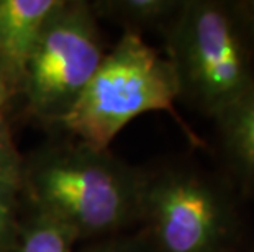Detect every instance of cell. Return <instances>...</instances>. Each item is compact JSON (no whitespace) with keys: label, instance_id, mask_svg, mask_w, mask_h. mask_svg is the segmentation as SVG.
<instances>
[{"label":"cell","instance_id":"obj_11","mask_svg":"<svg viewBox=\"0 0 254 252\" xmlns=\"http://www.w3.org/2000/svg\"><path fill=\"white\" fill-rule=\"evenodd\" d=\"M20 190L0 184V252L15 248L20 234L17 219V194Z\"/></svg>","mask_w":254,"mask_h":252},{"label":"cell","instance_id":"obj_10","mask_svg":"<svg viewBox=\"0 0 254 252\" xmlns=\"http://www.w3.org/2000/svg\"><path fill=\"white\" fill-rule=\"evenodd\" d=\"M25 162L15 148L12 133L0 115V184L21 190Z\"/></svg>","mask_w":254,"mask_h":252},{"label":"cell","instance_id":"obj_15","mask_svg":"<svg viewBox=\"0 0 254 252\" xmlns=\"http://www.w3.org/2000/svg\"><path fill=\"white\" fill-rule=\"evenodd\" d=\"M250 252H254V249H253V251H250Z\"/></svg>","mask_w":254,"mask_h":252},{"label":"cell","instance_id":"obj_8","mask_svg":"<svg viewBox=\"0 0 254 252\" xmlns=\"http://www.w3.org/2000/svg\"><path fill=\"white\" fill-rule=\"evenodd\" d=\"M182 0H100L90 2L97 18L120 23L129 33L158 28L161 33L181 8Z\"/></svg>","mask_w":254,"mask_h":252},{"label":"cell","instance_id":"obj_9","mask_svg":"<svg viewBox=\"0 0 254 252\" xmlns=\"http://www.w3.org/2000/svg\"><path fill=\"white\" fill-rule=\"evenodd\" d=\"M75 234L61 223L35 213V216L20 228L15 252H72Z\"/></svg>","mask_w":254,"mask_h":252},{"label":"cell","instance_id":"obj_5","mask_svg":"<svg viewBox=\"0 0 254 252\" xmlns=\"http://www.w3.org/2000/svg\"><path fill=\"white\" fill-rule=\"evenodd\" d=\"M90 2L63 0L43 28L20 92L33 116L51 125L72 108L105 56Z\"/></svg>","mask_w":254,"mask_h":252},{"label":"cell","instance_id":"obj_4","mask_svg":"<svg viewBox=\"0 0 254 252\" xmlns=\"http://www.w3.org/2000/svg\"><path fill=\"white\" fill-rule=\"evenodd\" d=\"M139 221L156 252H231L241 236L228 187L186 167L149 172Z\"/></svg>","mask_w":254,"mask_h":252},{"label":"cell","instance_id":"obj_3","mask_svg":"<svg viewBox=\"0 0 254 252\" xmlns=\"http://www.w3.org/2000/svg\"><path fill=\"white\" fill-rule=\"evenodd\" d=\"M176 100L179 90L167 57L139 35L125 31L56 125L80 143L107 149L131 120L149 111H174Z\"/></svg>","mask_w":254,"mask_h":252},{"label":"cell","instance_id":"obj_13","mask_svg":"<svg viewBox=\"0 0 254 252\" xmlns=\"http://www.w3.org/2000/svg\"><path fill=\"white\" fill-rule=\"evenodd\" d=\"M85 252H143V249L129 244H107V246H97V248H92Z\"/></svg>","mask_w":254,"mask_h":252},{"label":"cell","instance_id":"obj_14","mask_svg":"<svg viewBox=\"0 0 254 252\" xmlns=\"http://www.w3.org/2000/svg\"><path fill=\"white\" fill-rule=\"evenodd\" d=\"M241 3H243V8H245V13L248 20H250L253 33H254V0H243Z\"/></svg>","mask_w":254,"mask_h":252},{"label":"cell","instance_id":"obj_1","mask_svg":"<svg viewBox=\"0 0 254 252\" xmlns=\"http://www.w3.org/2000/svg\"><path fill=\"white\" fill-rule=\"evenodd\" d=\"M149 172L84 143L51 146L23 167L36 213L61 223L75 238L109 234L141 219Z\"/></svg>","mask_w":254,"mask_h":252},{"label":"cell","instance_id":"obj_7","mask_svg":"<svg viewBox=\"0 0 254 252\" xmlns=\"http://www.w3.org/2000/svg\"><path fill=\"white\" fill-rule=\"evenodd\" d=\"M233 172L254 192V89L213 116Z\"/></svg>","mask_w":254,"mask_h":252},{"label":"cell","instance_id":"obj_6","mask_svg":"<svg viewBox=\"0 0 254 252\" xmlns=\"http://www.w3.org/2000/svg\"><path fill=\"white\" fill-rule=\"evenodd\" d=\"M63 0H0V62L20 92L38 38Z\"/></svg>","mask_w":254,"mask_h":252},{"label":"cell","instance_id":"obj_2","mask_svg":"<svg viewBox=\"0 0 254 252\" xmlns=\"http://www.w3.org/2000/svg\"><path fill=\"white\" fill-rule=\"evenodd\" d=\"M179 99L215 116L254 89V33L241 2L182 0L163 31Z\"/></svg>","mask_w":254,"mask_h":252},{"label":"cell","instance_id":"obj_12","mask_svg":"<svg viewBox=\"0 0 254 252\" xmlns=\"http://www.w3.org/2000/svg\"><path fill=\"white\" fill-rule=\"evenodd\" d=\"M13 92H15L13 85H12V82H10L7 72H5L3 64L0 62V115H2V110H3L5 103H7L8 99L12 97Z\"/></svg>","mask_w":254,"mask_h":252}]
</instances>
